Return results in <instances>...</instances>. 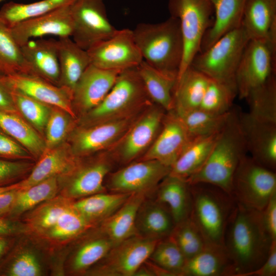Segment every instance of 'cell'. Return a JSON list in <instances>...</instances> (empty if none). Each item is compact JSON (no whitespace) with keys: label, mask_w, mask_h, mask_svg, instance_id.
<instances>
[{"label":"cell","mask_w":276,"mask_h":276,"mask_svg":"<svg viewBox=\"0 0 276 276\" xmlns=\"http://www.w3.org/2000/svg\"><path fill=\"white\" fill-rule=\"evenodd\" d=\"M2 1V0H0V1Z\"/></svg>","instance_id":"94428289"},{"label":"cell","mask_w":276,"mask_h":276,"mask_svg":"<svg viewBox=\"0 0 276 276\" xmlns=\"http://www.w3.org/2000/svg\"><path fill=\"white\" fill-rule=\"evenodd\" d=\"M211 79L189 66L177 79L173 91V110L181 115L199 108Z\"/></svg>","instance_id":"603a6c76"},{"label":"cell","mask_w":276,"mask_h":276,"mask_svg":"<svg viewBox=\"0 0 276 276\" xmlns=\"http://www.w3.org/2000/svg\"><path fill=\"white\" fill-rule=\"evenodd\" d=\"M0 129L35 155L42 154L45 143L16 113L0 110Z\"/></svg>","instance_id":"e575fe53"},{"label":"cell","mask_w":276,"mask_h":276,"mask_svg":"<svg viewBox=\"0 0 276 276\" xmlns=\"http://www.w3.org/2000/svg\"><path fill=\"white\" fill-rule=\"evenodd\" d=\"M137 118L135 114L79 129L73 140L74 153L85 155L116 145Z\"/></svg>","instance_id":"d6986e66"},{"label":"cell","mask_w":276,"mask_h":276,"mask_svg":"<svg viewBox=\"0 0 276 276\" xmlns=\"http://www.w3.org/2000/svg\"><path fill=\"white\" fill-rule=\"evenodd\" d=\"M76 167L73 158L65 149H47L30 175L19 182L18 189H25L50 177L72 172Z\"/></svg>","instance_id":"1f68e13d"},{"label":"cell","mask_w":276,"mask_h":276,"mask_svg":"<svg viewBox=\"0 0 276 276\" xmlns=\"http://www.w3.org/2000/svg\"><path fill=\"white\" fill-rule=\"evenodd\" d=\"M191 140L180 117L173 109L167 111L157 136L139 160H155L171 167Z\"/></svg>","instance_id":"9a60e30c"},{"label":"cell","mask_w":276,"mask_h":276,"mask_svg":"<svg viewBox=\"0 0 276 276\" xmlns=\"http://www.w3.org/2000/svg\"><path fill=\"white\" fill-rule=\"evenodd\" d=\"M171 236L186 260L200 252L206 244L200 231L190 217L177 224Z\"/></svg>","instance_id":"7dc6e473"},{"label":"cell","mask_w":276,"mask_h":276,"mask_svg":"<svg viewBox=\"0 0 276 276\" xmlns=\"http://www.w3.org/2000/svg\"><path fill=\"white\" fill-rule=\"evenodd\" d=\"M137 70L151 101L166 111L173 110V91L177 75L158 70L144 60Z\"/></svg>","instance_id":"f546056e"},{"label":"cell","mask_w":276,"mask_h":276,"mask_svg":"<svg viewBox=\"0 0 276 276\" xmlns=\"http://www.w3.org/2000/svg\"><path fill=\"white\" fill-rule=\"evenodd\" d=\"M77 0H42L30 4L10 2L0 10V18L9 27L28 18L71 6Z\"/></svg>","instance_id":"d590c367"},{"label":"cell","mask_w":276,"mask_h":276,"mask_svg":"<svg viewBox=\"0 0 276 276\" xmlns=\"http://www.w3.org/2000/svg\"><path fill=\"white\" fill-rule=\"evenodd\" d=\"M261 215L265 230L272 240H276V192L261 211Z\"/></svg>","instance_id":"f5cc1de1"},{"label":"cell","mask_w":276,"mask_h":276,"mask_svg":"<svg viewBox=\"0 0 276 276\" xmlns=\"http://www.w3.org/2000/svg\"><path fill=\"white\" fill-rule=\"evenodd\" d=\"M149 258L169 275H181L186 262L171 236L158 241Z\"/></svg>","instance_id":"b9f144b4"},{"label":"cell","mask_w":276,"mask_h":276,"mask_svg":"<svg viewBox=\"0 0 276 276\" xmlns=\"http://www.w3.org/2000/svg\"><path fill=\"white\" fill-rule=\"evenodd\" d=\"M158 241L138 235L124 240L112 248L94 273L106 276L134 275L149 258Z\"/></svg>","instance_id":"7c38bea8"},{"label":"cell","mask_w":276,"mask_h":276,"mask_svg":"<svg viewBox=\"0 0 276 276\" xmlns=\"http://www.w3.org/2000/svg\"><path fill=\"white\" fill-rule=\"evenodd\" d=\"M175 225L169 210L157 201L145 199L140 205L135 219L137 235L160 240L170 236Z\"/></svg>","instance_id":"7402d4cb"},{"label":"cell","mask_w":276,"mask_h":276,"mask_svg":"<svg viewBox=\"0 0 276 276\" xmlns=\"http://www.w3.org/2000/svg\"><path fill=\"white\" fill-rule=\"evenodd\" d=\"M121 72L102 69L90 64L73 90V105L85 112L94 108L110 90Z\"/></svg>","instance_id":"ffe728a7"},{"label":"cell","mask_w":276,"mask_h":276,"mask_svg":"<svg viewBox=\"0 0 276 276\" xmlns=\"http://www.w3.org/2000/svg\"><path fill=\"white\" fill-rule=\"evenodd\" d=\"M215 15L211 27L203 38V51L225 34L241 27L247 0H210Z\"/></svg>","instance_id":"cb8c5ba5"},{"label":"cell","mask_w":276,"mask_h":276,"mask_svg":"<svg viewBox=\"0 0 276 276\" xmlns=\"http://www.w3.org/2000/svg\"><path fill=\"white\" fill-rule=\"evenodd\" d=\"M148 108L136 119L118 143L117 153L124 162H130L143 155L161 129L166 110L156 104H150Z\"/></svg>","instance_id":"5bb4252c"},{"label":"cell","mask_w":276,"mask_h":276,"mask_svg":"<svg viewBox=\"0 0 276 276\" xmlns=\"http://www.w3.org/2000/svg\"><path fill=\"white\" fill-rule=\"evenodd\" d=\"M245 99L248 103L250 114L258 119L276 123L275 75L249 93Z\"/></svg>","instance_id":"60d3db41"},{"label":"cell","mask_w":276,"mask_h":276,"mask_svg":"<svg viewBox=\"0 0 276 276\" xmlns=\"http://www.w3.org/2000/svg\"><path fill=\"white\" fill-rule=\"evenodd\" d=\"M46 150L55 148L65 137L68 128L66 117L59 110L50 113L47 124Z\"/></svg>","instance_id":"681fc988"},{"label":"cell","mask_w":276,"mask_h":276,"mask_svg":"<svg viewBox=\"0 0 276 276\" xmlns=\"http://www.w3.org/2000/svg\"><path fill=\"white\" fill-rule=\"evenodd\" d=\"M58 51L60 68L59 86L73 93L81 76L90 64L88 54L70 37L59 38Z\"/></svg>","instance_id":"484cf974"},{"label":"cell","mask_w":276,"mask_h":276,"mask_svg":"<svg viewBox=\"0 0 276 276\" xmlns=\"http://www.w3.org/2000/svg\"><path fill=\"white\" fill-rule=\"evenodd\" d=\"M86 51L90 64L104 70L123 71L138 66L143 60L129 29L118 30L110 38Z\"/></svg>","instance_id":"8fae6325"},{"label":"cell","mask_w":276,"mask_h":276,"mask_svg":"<svg viewBox=\"0 0 276 276\" xmlns=\"http://www.w3.org/2000/svg\"><path fill=\"white\" fill-rule=\"evenodd\" d=\"M132 31L144 61L158 70L178 75L183 43L177 18L170 16L160 22L139 23Z\"/></svg>","instance_id":"3957f363"},{"label":"cell","mask_w":276,"mask_h":276,"mask_svg":"<svg viewBox=\"0 0 276 276\" xmlns=\"http://www.w3.org/2000/svg\"><path fill=\"white\" fill-rule=\"evenodd\" d=\"M58 189L57 176L50 177L25 189H18L8 218L14 220L22 213L54 197Z\"/></svg>","instance_id":"8d00e7d4"},{"label":"cell","mask_w":276,"mask_h":276,"mask_svg":"<svg viewBox=\"0 0 276 276\" xmlns=\"http://www.w3.org/2000/svg\"><path fill=\"white\" fill-rule=\"evenodd\" d=\"M232 263L223 245L206 243L196 255L186 260L181 275L232 276Z\"/></svg>","instance_id":"d4e9b609"},{"label":"cell","mask_w":276,"mask_h":276,"mask_svg":"<svg viewBox=\"0 0 276 276\" xmlns=\"http://www.w3.org/2000/svg\"><path fill=\"white\" fill-rule=\"evenodd\" d=\"M18 73L30 74V72L10 27L0 18V74Z\"/></svg>","instance_id":"74e56055"},{"label":"cell","mask_w":276,"mask_h":276,"mask_svg":"<svg viewBox=\"0 0 276 276\" xmlns=\"http://www.w3.org/2000/svg\"><path fill=\"white\" fill-rule=\"evenodd\" d=\"M236 89L211 79L198 109L214 114H223L232 110Z\"/></svg>","instance_id":"ee69618b"},{"label":"cell","mask_w":276,"mask_h":276,"mask_svg":"<svg viewBox=\"0 0 276 276\" xmlns=\"http://www.w3.org/2000/svg\"><path fill=\"white\" fill-rule=\"evenodd\" d=\"M131 194L104 192L80 198L73 202V208L90 224L103 221L116 212Z\"/></svg>","instance_id":"d6a6232c"},{"label":"cell","mask_w":276,"mask_h":276,"mask_svg":"<svg viewBox=\"0 0 276 276\" xmlns=\"http://www.w3.org/2000/svg\"><path fill=\"white\" fill-rule=\"evenodd\" d=\"M18 189L0 193V217L8 218L13 206Z\"/></svg>","instance_id":"9f6ffc18"},{"label":"cell","mask_w":276,"mask_h":276,"mask_svg":"<svg viewBox=\"0 0 276 276\" xmlns=\"http://www.w3.org/2000/svg\"><path fill=\"white\" fill-rule=\"evenodd\" d=\"M11 93L16 109L37 129L45 128L51 113L47 105L18 91Z\"/></svg>","instance_id":"c3c4849f"},{"label":"cell","mask_w":276,"mask_h":276,"mask_svg":"<svg viewBox=\"0 0 276 276\" xmlns=\"http://www.w3.org/2000/svg\"><path fill=\"white\" fill-rule=\"evenodd\" d=\"M21 230V227L14 219L0 217V235H15Z\"/></svg>","instance_id":"6f0895ef"},{"label":"cell","mask_w":276,"mask_h":276,"mask_svg":"<svg viewBox=\"0 0 276 276\" xmlns=\"http://www.w3.org/2000/svg\"><path fill=\"white\" fill-rule=\"evenodd\" d=\"M26 168L22 163L0 158V186L14 183Z\"/></svg>","instance_id":"816d5d0a"},{"label":"cell","mask_w":276,"mask_h":276,"mask_svg":"<svg viewBox=\"0 0 276 276\" xmlns=\"http://www.w3.org/2000/svg\"><path fill=\"white\" fill-rule=\"evenodd\" d=\"M249 40L241 27L225 34L207 49L198 53L190 66L211 79L237 89L236 72Z\"/></svg>","instance_id":"8992f818"},{"label":"cell","mask_w":276,"mask_h":276,"mask_svg":"<svg viewBox=\"0 0 276 276\" xmlns=\"http://www.w3.org/2000/svg\"><path fill=\"white\" fill-rule=\"evenodd\" d=\"M19 183H14L11 185H6V186H0V193H2L7 191L19 189Z\"/></svg>","instance_id":"91938a15"},{"label":"cell","mask_w":276,"mask_h":276,"mask_svg":"<svg viewBox=\"0 0 276 276\" xmlns=\"http://www.w3.org/2000/svg\"><path fill=\"white\" fill-rule=\"evenodd\" d=\"M110 169V163L105 159L79 168L76 167L65 186L63 196L72 200L104 192V179Z\"/></svg>","instance_id":"4316f807"},{"label":"cell","mask_w":276,"mask_h":276,"mask_svg":"<svg viewBox=\"0 0 276 276\" xmlns=\"http://www.w3.org/2000/svg\"><path fill=\"white\" fill-rule=\"evenodd\" d=\"M150 101L137 67L128 68L119 74L102 101L87 112V118L92 125L126 118L135 115Z\"/></svg>","instance_id":"5b68a950"},{"label":"cell","mask_w":276,"mask_h":276,"mask_svg":"<svg viewBox=\"0 0 276 276\" xmlns=\"http://www.w3.org/2000/svg\"><path fill=\"white\" fill-rule=\"evenodd\" d=\"M247 152L239 114L232 110L205 162L186 181L189 185L210 184L232 195L234 174L240 161Z\"/></svg>","instance_id":"7a4b0ae2"},{"label":"cell","mask_w":276,"mask_h":276,"mask_svg":"<svg viewBox=\"0 0 276 276\" xmlns=\"http://www.w3.org/2000/svg\"><path fill=\"white\" fill-rule=\"evenodd\" d=\"M10 235H0V263L11 249L13 242V236Z\"/></svg>","instance_id":"680465c9"},{"label":"cell","mask_w":276,"mask_h":276,"mask_svg":"<svg viewBox=\"0 0 276 276\" xmlns=\"http://www.w3.org/2000/svg\"><path fill=\"white\" fill-rule=\"evenodd\" d=\"M170 170L155 160H139L112 173L107 186L112 192L146 195L157 188Z\"/></svg>","instance_id":"4fadbf2b"},{"label":"cell","mask_w":276,"mask_h":276,"mask_svg":"<svg viewBox=\"0 0 276 276\" xmlns=\"http://www.w3.org/2000/svg\"><path fill=\"white\" fill-rule=\"evenodd\" d=\"M276 72V28L266 38L250 39L242 53L236 75L237 95L245 99L265 84Z\"/></svg>","instance_id":"52a82bcc"},{"label":"cell","mask_w":276,"mask_h":276,"mask_svg":"<svg viewBox=\"0 0 276 276\" xmlns=\"http://www.w3.org/2000/svg\"><path fill=\"white\" fill-rule=\"evenodd\" d=\"M27 156L20 144L0 129V158L10 160Z\"/></svg>","instance_id":"f907efd6"},{"label":"cell","mask_w":276,"mask_h":276,"mask_svg":"<svg viewBox=\"0 0 276 276\" xmlns=\"http://www.w3.org/2000/svg\"><path fill=\"white\" fill-rule=\"evenodd\" d=\"M272 241L263 225L261 211L236 202L224 243L232 263V276H246L260 267L268 256Z\"/></svg>","instance_id":"6da1fadb"},{"label":"cell","mask_w":276,"mask_h":276,"mask_svg":"<svg viewBox=\"0 0 276 276\" xmlns=\"http://www.w3.org/2000/svg\"><path fill=\"white\" fill-rule=\"evenodd\" d=\"M71 6L23 20L13 25L10 29L14 39L21 46L32 38L45 35L71 37L73 24Z\"/></svg>","instance_id":"ac0fdd59"},{"label":"cell","mask_w":276,"mask_h":276,"mask_svg":"<svg viewBox=\"0 0 276 276\" xmlns=\"http://www.w3.org/2000/svg\"><path fill=\"white\" fill-rule=\"evenodd\" d=\"M72 204V200L63 195L43 202L29 216V227L34 232L43 235Z\"/></svg>","instance_id":"f35d334b"},{"label":"cell","mask_w":276,"mask_h":276,"mask_svg":"<svg viewBox=\"0 0 276 276\" xmlns=\"http://www.w3.org/2000/svg\"><path fill=\"white\" fill-rule=\"evenodd\" d=\"M41 270L37 256L29 250L10 251L0 263V275L38 276Z\"/></svg>","instance_id":"f6af8a7d"},{"label":"cell","mask_w":276,"mask_h":276,"mask_svg":"<svg viewBox=\"0 0 276 276\" xmlns=\"http://www.w3.org/2000/svg\"><path fill=\"white\" fill-rule=\"evenodd\" d=\"M239 122L250 156L262 166L276 168V123L258 119L248 112L239 114Z\"/></svg>","instance_id":"2e32d148"},{"label":"cell","mask_w":276,"mask_h":276,"mask_svg":"<svg viewBox=\"0 0 276 276\" xmlns=\"http://www.w3.org/2000/svg\"><path fill=\"white\" fill-rule=\"evenodd\" d=\"M168 7L170 16L179 21L183 43L178 78L200 52L204 35L213 20L214 9L210 0H169Z\"/></svg>","instance_id":"ba28073f"},{"label":"cell","mask_w":276,"mask_h":276,"mask_svg":"<svg viewBox=\"0 0 276 276\" xmlns=\"http://www.w3.org/2000/svg\"><path fill=\"white\" fill-rule=\"evenodd\" d=\"M169 210L176 225L190 217L192 196L186 180L168 175L157 188V200Z\"/></svg>","instance_id":"83f0119b"},{"label":"cell","mask_w":276,"mask_h":276,"mask_svg":"<svg viewBox=\"0 0 276 276\" xmlns=\"http://www.w3.org/2000/svg\"><path fill=\"white\" fill-rule=\"evenodd\" d=\"M190 185L192 209L190 217L206 243L223 245L226 227L236 201L214 186L197 183Z\"/></svg>","instance_id":"277c9868"},{"label":"cell","mask_w":276,"mask_h":276,"mask_svg":"<svg viewBox=\"0 0 276 276\" xmlns=\"http://www.w3.org/2000/svg\"><path fill=\"white\" fill-rule=\"evenodd\" d=\"M90 225L72 204L42 236L54 241H65L79 235Z\"/></svg>","instance_id":"bcb514c9"},{"label":"cell","mask_w":276,"mask_h":276,"mask_svg":"<svg viewBox=\"0 0 276 276\" xmlns=\"http://www.w3.org/2000/svg\"><path fill=\"white\" fill-rule=\"evenodd\" d=\"M144 194H132L112 215L102 221V233L116 245L137 235L135 219L139 208L145 199Z\"/></svg>","instance_id":"f1b7e54d"},{"label":"cell","mask_w":276,"mask_h":276,"mask_svg":"<svg viewBox=\"0 0 276 276\" xmlns=\"http://www.w3.org/2000/svg\"><path fill=\"white\" fill-rule=\"evenodd\" d=\"M0 74V110L17 113L11 90L4 82Z\"/></svg>","instance_id":"11a10c76"},{"label":"cell","mask_w":276,"mask_h":276,"mask_svg":"<svg viewBox=\"0 0 276 276\" xmlns=\"http://www.w3.org/2000/svg\"><path fill=\"white\" fill-rule=\"evenodd\" d=\"M218 133L192 139L171 167L169 175L187 180L197 172L207 159Z\"/></svg>","instance_id":"836d02e7"},{"label":"cell","mask_w":276,"mask_h":276,"mask_svg":"<svg viewBox=\"0 0 276 276\" xmlns=\"http://www.w3.org/2000/svg\"><path fill=\"white\" fill-rule=\"evenodd\" d=\"M276 192L275 171L268 169L247 154L237 167L233 180L232 195L238 203L262 211Z\"/></svg>","instance_id":"9c48e42d"},{"label":"cell","mask_w":276,"mask_h":276,"mask_svg":"<svg viewBox=\"0 0 276 276\" xmlns=\"http://www.w3.org/2000/svg\"><path fill=\"white\" fill-rule=\"evenodd\" d=\"M72 39L87 50L112 36L118 30L107 15L104 0H77L71 6Z\"/></svg>","instance_id":"30bf717a"},{"label":"cell","mask_w":276,"mask_h":276,"mask_svg":"<svg viewBox=\"0 0 276 276\" xmlns=\"http://www.w3.org/2000/svg\"><path fill=\"white\" fill-rule=\"evenodd\" d=\"M113 246V242L102 233L100 237L88 240L75 252L72 270L75 272L84 271L103 259Z\"/></svg>","instance_id":"7bdbcfd3"},{"label":"cell","mask_w":276,"mask_h":276,"mask_svg":"<svg viewBox=\"0 0 276 276\" xmlns=\"http://www.w3.org/2000/svg\"><path fill=\"white\" fill-rule=\"evenodd\" d=\"M276 275V240L272 242L268 256L263 264L246 276Z\"/></svg>","instance_id":"db71d44e"},{"label":"cell","mask_w":276,"mask_h":276,"mask_svg":"<svg viewBox=\"0 0 276 276\" xmlns=\"http://www.w3.org/2000/svg\"><path fill=\"white\" fill-rule=\"evenodd\" d=\"M232 110L223 114H214L197 109L178 116L192 139L219 133L227 122Z\"/></svg>","instance_id":"ab89813d"},{"label":"cell","mask_w":276,"mask_h":276,"mask_svg":"<svg viewBox=\"0 0 276 276\" xmlns=\"http://www.w3.org/2000/svg\"><path fill=\"white\" fill-rule=\"evenodd\" d=\"M2 79L10 90L31 97L47 105L59 108L73 118V93L33 75L18 73L3 75Z\"/></svg>","instance_id":"e0dca14e"},{"label":"cell","mask_w":276,"mask_h":276,"mask_svg":"<svg viewBox=\"0 0 276 276\" xmlns=\"http://www.w3.org/2000/svg\"><path fill=\"white\" fill-rule=\"evenodd\" d=\"M30 74L50 83H59L58 40L31 39L20 46Z\"/></svg>","instance_id":"44dd1931"},{"label":"cell","mask_w":276,"mask_h":276,"mask_svg":"<svg viewBox=\"0 0 276 276\" xmlns=\"http://www.w3.org/2000/svg\"><path fill=\"white\" fill-rule=\"evenodd\" d=\"M241 27L249 40L267 37L276 27V0H247Z\"/></svg>","instance_id":"4dcf8cb0"}]
</instances>
